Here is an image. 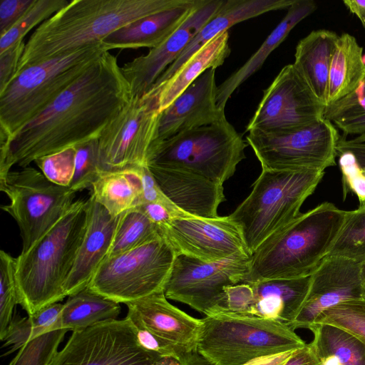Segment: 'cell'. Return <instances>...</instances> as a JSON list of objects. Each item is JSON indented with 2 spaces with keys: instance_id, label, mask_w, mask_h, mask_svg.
<instances>
[{
  "instance_id": "1",
  "label": "cell",
  "mask_w": 365,
  "mask_h": 365,
  "mask_svg": "<svg viewBox=\"0 0 365 365\" xmlns=\"http://www.w3.org/2000/svg\"><path fill=\"white\" fill-rule=\"evenodd\" d=\"M133 93L115 56L104 52L7 143H0V178L11 168L97 140Z\"/></svg>"
},
{
  "instance_id": "2",
  "label": "cell",
  "mask_w": 365,
  "mask_h": 365,
  "mask_svg": "<svg viewBox=\"0 0 365 365\" xmlns=\"http://www.w3.org/2000/svg\"><path fill=\"white\" fill-rule=\"evenodd\" d=\"M186 1H70L32 33L26 43L16 75L29 66L100 43L128 24Z\"/></svg>"
},
{
  "instance_id": "3",
  "label": "cell",
  "mask_w": 365,
  "mask_h": 365,
  "mask_svg": "<svg viewBox=\"0 0 365 365\" xmlns=\"http://www.w3.org/2000/svg\"><path fill=\"white\" fill-rule=\"evenodd\" d=\"M345 215L346 211L327 202L301 213L252 253L242 283L312 275L333 245Z\"/></svg>"
},
{
  "instance_id": "4",
  "label": "cell",
  "mask_w": 365,
  "mask_h": 365,
  "mask_svg": "<svg viewBox=\"0 0 365 365\" xmlns=\"http://www.w3.org/2000/svg\"><path fill=\"white\" fill-rule=\"evenodd\" d=\"M88 216V199L75 201L54 227L16 258L19 304L28 316L66 297L64 284L83 240Z\"/></svg>"
},
{
  "instance_id": "5",
  "label": "cell",
  "mask_w": 365,
  "mask_h": 365,
  "mask_svg": "<svg viewBox=\"0 0 365 365\" xmlns=\"http://www.w3.org/2000/svg\"><path fill=\"white\" fill-rule=\"evenodd\" d=\"M101 42L29 66L0 93V143H7L25 125L72 86L104 52Z\"/></svg>"
},
{
  "instance_id": "6",
  "label": "cell",
  "mask_w": 365,
  "mask_h": 365,
  "mask_svg": "<svg viewBox=\"0 0 365 365\" xmlns=\"http://www.w3.org/2000/svg\"><path fill=\"white\" fill-rule=\"evenodd\" d=\"M306 344L284 322L219 309L202 319L196 352L210 365H243Z\"/></svg>"
},
{
  "instance_id": "7",
  "label": "cell",
  "mask_w": 365,
  "mask_h": 365,
  "mask_svg": "<svg viewBox=\"0 0 365 365\" xmlns=\"http://www.w3.org/2000/svg\"><path fill=\"white\" fill-rule=\"evenodd\" d=\"M324 170H264L250 195L229 215L241 229L251 255L270 235L298 217Z\"/></svg>"
},
{
  "instance_id": "8",
  "label": "cell",
  "mask_w": 365,
  "mask_h": 365,
  "mask_svg": "<svg viewBox=\"0 0 365 365\" xmlns=\"http://www.w3.org/2000/svg\"><path fill=\"white\" fill-rule=\"evenodd\" d=\"M247 145L225 118L154 143L147 165L190 172L223 185L245 158Z\"/></svg>"
},
{
  "instance_id": "9",
  "label": "cell",
  "mask_w": 365,
  "mask_h": 365,
  "mask_svg": "<svg viewBox=\"0 0 365 365\" xmlns=\"http://www.w3.org/2000/svg\"><path fill=\"white\" fill-rule=\"evenodd\" d=\"M177 255L161 234L135 248L106 258L88 287L107 299L125 304L164 292Z\"/></svg>"
},
{
  "instance_id": "10",
  "label": "cell",
  "mask_w": 365,
  "mask_h": 365,
  "mask_svg": "<svg viewBox=\"0 0 365 365\" xmlns=\"http://www.w3.org/2000/svg\"><path fill=\"white\" fill-rule=\"evenodd\" d=\"M0 190L9 199L1 208L16 222L27 252L66 215L76 192L56 185L33 167L11 170L0 178Z\"/></svg>"
},
{
  "instance_id": "11",
  "label": "cell",
  "mask_w": 365,
  "mask_h": 365,
  "mask_svg": "<svg viewBox=\"0 0 365 365\" xmlns=\"http://www.w3.org/2000/svg\"><path fill=\"white\" fill-rule=\"evenodd\" d=\"M160 113L150 91L133 96L97 139L101 170L115 171L147 165L158 137Z\"/></svg>"
},
{
  "instance_id": "12",
  "label": "cell",
  "mask_w": 365,
  "mask_h": 365,
  "mask_svg": "<svg viewBox=\"0 0 365 365\" xmlns=\"http://www.w3.org/2000/svg\"><path fill=\"white\" fill-rule=\"evenodd\" d=\"M340 139L332 122L322 118L289 132H250L246 142L264 170L319 169L336 165Z\"/></svg>"
},
{
  "instance_id": "13",
  "label": "cell",
  "mask_w": 365,
  "mask_h": 365,
  "mask_svg": "<svg viewBox=\"0 0 365 365\" xmlns=\"http://www.w3.org/2000/svg\"><path fill=\"white\" fill-rule=\"evenodd\" d=\"M251 256L234 255L207 262L178 255L164 288L167 299L185 304L205 315L227 309L225 287L245 281Z\"/></svg>"
},
{
  "instance_id": "14",
  "label": "cell",
  "mask_w": 365,
  "mask_h": 365,
  "mask_svg": "<svg viewBox=\"0 0 365 365\" xmlns=\"http://www.w3.org/2000/svg\"><path fill=\"white\" fill-rule=\"evenodd\" d=\"M162 359L140 345L126 317L73 331L51 365H157Z\"/></svg>"
},
{
  "instance_id": "15",
  "label": "cell",
  "mask_w": 365,
  "mask_h": 365,
  "mask_svg": "<svg viewBox=\"0 0 365 365\" xmlns=\"http://www.w3.org/2000/svg\"><path fill=\"white\" fill-rule=\"evenodd\" d=\"M325 108L294 65L288 64L264 91L246 131L276 134L294 130L324 118Z\"/></svg>"
},
{
  "instance_id": "16",
  "label": "cell",
  "mask_w": 365,
  "mask_h": 365,
  "mask_svg": "<svg viewBox=\"0 0 365 365\" xmlns=\"http://www.w3.org/2000/svg\"><path fill=\"white\" fill-rule=\"evenodd\" d=\"M177 255L203 262H218L234 255L252 256L239 225L230 217L173 218L159 229Z\"/></svg>"
},
{
  "instance_id": "17",
  "label": "cell",
  "mask_w": 365,
  "mask_h": 365,
  "mask_svg": "<svg viewBox=\"0 0 365 365\" xmlns=\"http://www.w3.org/2000/svg\"><path fill=\"white\" fill-rule=\"evenodd\" d=\"M360 264L343 257H326L311 275L306 301L289 327L309 330L324 311L344 302L364 299Z\"/></svg>"
},
{
  "instance_id": "18",
  "label": "cell",
  "mask_w": 365,
  "mask_h": 365,
  "mask_svg": "<svg viewBox=\"0 0 365 365\" xmlns=\"http://www.w3.org/2000/svg\"><path fill=\"white\" fill-rule=\"evenodd\" d=\"M224 0H201L184 24L165 42L121 66L133 96L146 93L217 12Z\"/></svg>"
},
{
  "instance_id": "19",
  "label": "cell",
  "mask_w": 365,
  "mask_h": 365,
  "mask_svg": "<svg viewBox=\"0 0 365 365\" xmlns=\"http://www.w3.org/2000/svg\"><path fill=\"white\" fill-rule=\"evenodd\" d=\"M125 304L126 317L135 327L145 329L185 355L196 352L202 319L195 318L170 304L164 292Z\"/></svg>"
},
{
  "instance_id": "20",
  "label": "cell",
  "mask_w": 365,
  "mask_h": 365,
  "mask_svg": "<svg viewBox=\"0 0 365 365\" xmlns=\"http://www.w3.org/2000/svg\"><path fill=\"white\" fill-rule=\"evenodd\" d=\"M215 70L210 68L205 71L160 112L158 137L154 143L226 118L225 110L217 103Z\"/></svg>"
},
{
  "instance_id": "21",
  "label": "cell",
  "mask_w": 365,
  "mask_h": 365,
  "mask_svg": "<svg viewBox=\"0 0 365 365\" xmlns=\"http://www.w3.org/2000/svg\"><path fill=\"white\" fill-rule=\"evenodd\" d=\"M88 200L87 228L73 269L64 284L66 297L74 295L88 286L108 255L120 218V216L112 217L92 193Z\"/></svg>"
},
{
  "instance_id": "22",
  "label": "cell",
  "mask_w": 365,
  "mask_h": 365,
  "mask_svg": "<svg viewBox=\"0 0 365 365\" xmlns=\"http://www.w3.org/2000/svg\"><path fill=\"white\" fill-rule=\"evenodd\" d=\"M148 168L161 190L180 210L197 217L218 216L217 208L226 200L223 185L187 171Z\"/></svg>"
},
{
  "instance_id": "23",
  "label": "cell",
  "mask_w": 365,
  "mask_h": 365,
  "mask_svg": "<svg viewBox=\"0 0 365 365\" xmlns=\"http://www.w3.org/2000/svg\"><path fill=\"white\" fill-rule=\"evenodd\" d=\"M295 0H224L217 12L200 29L178 58L152 86L170 78L198 50L236 24L264 13L289 9Z\"/></svg>"
},
{
  "instance_id": "24",
  "label": "cell",
  "mask_w": 365,
  "mask_h": 365,
  "mask_svg": "<svg viewBox=\"0 0 365 365\" xmlns=\"http://www.w3.org/2000/svg\"><path fill=\"white\" fill-rule=\"evenodd\" d=\"M200 1L187 0L180 6L138 19L113 32L101 43L109 51L156 48L184 24Z\"/></svg>"
},
{
  "instance_id": "25",
  "label": "cell",
  "mask_w": 365,
  "mask_h": 365,
  "mask_svg": "<svg viewBox=\"0 0 365 365\" xmlns=\"http://www.w3.org/2000/svg\"><path fill=\"white\" fill-rule=\"evenodd\" d=\"M249 284L254 292V304L250 314L282 322L289 326L306 301L311 275Z\"/></svg>"
},
{
  "instance_id": "26",
  "label": "cell",
  "mask_w": 365,
  "mask_h": 365,
  "mask_svg": "<svg viewBox=\"0 0 365 365\" xmlns=\"http://www.w3.org/2000/svg\"><path fill=\"white\" fill-rule=\"evenodd\" d=\"M317 8V4L313 0L294 1L285 16L260 47L240 68L217 86V103L221 110H225L226 103L235 91L262 67L269 55L284 41L292 29Z\"/></svg>"
},
{
  "instance_id": "27",
  "label": "cell",
  "mask_w": 365,
  "mask_h": 365,
  "mask_svg": "<svg viewBox=\"0 0 365 365\" xmlns=\"http://www.w3.org/2000/svg\"><path fill=\"white\" fill-rule=\"evenodd\" d=\"M230 52L229 34L225 31L198 50L170 78L152 87L148 91L157 96L159 112L168 107L205 71L222 66Z\"/></svg>"
},
{
  "instance_id": "28",
  "label": "cell",
  "mask_w": 365,
  "mask_h": 365,
  "mask_svg": "<svg viewBox=\"0 0 365 365\" xmlns=\"http://www.w3.org/2000/svg\"><path fill=\"white\" fill-rule=\"evenodd\" d=\"M338 38L330 30L312 31L298 42L295 49L293 64L325 106L329 68Z\"/></svg>"
},
{
  "instance_id": "29",
  "label": "cell",
  "mask_w": 365,
  "mask_h": 365,
  "mask_svg": "<svg viewBox=\"0 0 365 365\" xmlns=\"http://www.w3.org/2000/svg\"><path fill=\"white\" fill-rule=\"evenodd\" d=\"M363 48L349 34L339 36L333 53L326 107L354 93L365 77Z\"/></svg>"
},
{
  "instance_id": "30",
  "label": "cell",
  "mask_w": 365,
  "mask_h": 365,
  "mask_svg": "<svg viewBox=\"0 0 365 365\" xmlns=\"http://www.w3.org/2000/svg\"><path fill=\"white\" fill-rule=\"evenodd\" d=\"M140 168L115 171L101 170L93 183L96 200L113 217L143 204Z\"/></svg>"
},
{
  "instance_id": "31",
  "label": "cell",
  "mask_w": 365,
  "mask_h": 365,
  "mask_svg": "<svg viewBox=\"0 0 365 365\" xmlns=\"http://www.w3.org/2000/svg\"><path fill=\"white\" fill-rule=\"evenodd\" d=\"M120 311L119 303L87 287L63 304V328L72 331L84 329L102 321L117 319Z\"/></svg>"
},
{
  "instance_id": "32",
  "label": "cell",
  "mask_w": 365,
  "mask_h": 365,
  "mask_svg": "<svg viewBox=\"0 0 365 365\" xmlns=\"http://www.w3.org/2000/svg\"><path fill=\"white\" fill-rule=\"evenodd\" d=\"M310 331L319 359L334 355L343 365H365V346L351 334L329 324H314Z\"/></svg>"
},
{
  "instance_id": "33",
  "label": "cell",
  "mask_w": 365,
  "mask_h": 365,
  "mask_svg": "<svg viewBox=\"0 0 365 365\" xmlns=\"http://www.w3.org/2000/svg\"><path fill=\"white\" fill-rule=\"evenodd\" d=\"M161 235L158 227L138 207L120 215L107 257L135 248Z\"/></svg>"
},
{
  "instance_id": "34",
  "label": "cell",
  "mask_w": 365,
  "mask_h": 365,
  "mask_svg": "<svg viewBox=\"0 0 365 365\" xmlns=\"http://www.w3.org/2000/svg\"><path fill=\"white\" fill-rule=\"evenodd\" d=\"M326 257H339L359 264L365 262V204L346 211L340 231Z\"/></svg>"
},
{
  "instance_id": "35",
  "label": "cell",
  "mask_w": 365,
  "mask_h": 365,
  "mask_svg": "<svg viewBox=\"0 0 365 365\" xmlns=\"http://www.w3.org/2000/svg\"><path fill=\"white\" fill-rule=\"evenodd\" d=\"M68 0H35L23 16L0 38V53L12 45L24 40L25 36L36 26H40L66 6Z\"/></svg>"
},
{
  "instance_id": "36",
  "label": "cell",
  "mask_w": 365,
  "mask_h": 365,
  "mask_svg": "<svg viewBox=\"0 0 365 365\" xmlns=\"http://www.w3.org/2000/svg\"><path fill=\"white\" fill-rule=\"evenodd\" d=\"M314 324H329L340 328L365 346V299L347 301L330 308L320 314Z\"/></svg>"
},
{
  "instance_id": "37",
  "label": "cell",
  "mask_w": 365,
  "mask_h": 365,
  "mask_svg": "<svg viewBox=\"0 0 365 365\" xmlns=\"http://www.w3.org/2000/svg\"><path fill=\"white\" fill-rule=\"evenodd\" d=\"M68 329L40 335L20 348L8 365H51Z\"/></svg>"
},
{
  "instance_id": "38",
  "label": "cell",
  "mask_w": 365,
  "mask_h": 365,
  "mask_svg": "<svg viewBox=\"0 0 365 365\" xmlns=\"http://www.w3.org/2000/svg\"><path fill=\"white\" fill-rule=\"evenodd\" d=\"M16 259L1 250L0 252V339L14 317V309L19 304L16 280Z\"/></svg>"
},
{
  "instance_id": "39",
  "label": "cell",
  "mask_w": 365,
  "mask_h": 365,
  "mask_svg": "<svg viewBox=\"0 0 365 365\" xmlns=\"http://www.w3.org/2000/svg\"><path fill=\"white\" fill-rule=\"evenodd\" d=\"M96 140L75 147V168L69 187L76 192L92 187L101 171Z\"/></svg>"
},
{
  "instance_id": "40",
  "label": "cell",
  "mask_w": 365,
  "mask_h": 365,
  "mask_svg": "<svg viewBox=\"0 0 365 365\" xmlns=\"http://www.w3.org/2000/svg\"><path fill=\"white\" fill-rule=\"evenodd\" d=\"M76 153V148H70L40 158L34 163L50 181L69 187L74 173Z\"/></svg>"
},
{
  "instance_id": "41",
  "label": "cell",
  "mask_w": 365,
  "mask_h": 365,
  "mask_svg": "<svg viewBox=\"0 0 365 365\" xmlns=\"http://www.w3.org/2000/svg\"><path fill=\"white\" fill-rule=\"evenodd\" d=\"M339 165L342 173L344 198L352 192L358 197L359 205L365 204V171L356 163L349 153L339 155Z\"/></svg>"
},
{
  "instance_id": "42",
  "label": "cell",
  "mask_w": 365,
  "mask_h": 365,
  "mask_svg": "<svg viewBox=\"0 0 365 365\" xmlns=\"http://www.w3.org/2000/svg\"><path fill=\"white\" fill-rule=\"evenodd\" d=\"M34 330L29 317H21L14 314L3 338L2 347H9V350L2 356L9 355L21 348L28 341L36 338Z\"/></svg>"
},
{
  "instance_id": "43",
  "label": "cell",
  "mask_w": 365,
  "mask_h": 365,
  "mask_svg": "<svg viewBox=\"0 0 365 365\" xmlns=\"http://www.w3.org/2000/svg\"><path fill=\"white\" fill-rule=\"evenodd\" d=\"M140 176L143 185V204L153 202L163 205L177 217L190 215L180 210L166 197L158 185L148 165L140 168Z\"/></svg>"
},
{
  "instance_id": "44",
  "label": "cell",
  "mask_w": 365,
  "mask_h": 365,
  "mask_svg": "<svg viewBox=\"0 0 365 365\" xmlns=\"http://www.w3.org/2000/svg\"><path fill=\"white\" fill-rule=\"evenodd\" d=\"M63 304L54 303L28 316L31 322L36 336L63 329L62 324Z\"/></svg>"
},
{
  "instance_id": "45",
  "label": "cell",
  "mask_w": 365,
  "mask_h": 365,
  "mask_svg": "<svg viewBox=\"0 0 365 365\" xmlns=\"http://www.w3.org/2000/svg\"><path fill=\"white\" fill-rule=\"evenodd\" d=\"M227 309L250 314L254 304V292L249 283H239L225 287Z\"/></svg>"
},
{
  "instance_id": "46",
  "label": "cell",
  "mask_w": 365,
  "mask_h": 365,
  "mask_svg": "<svg viewBox=\"0 0 365 365\" xmlns=\"http://www.w3.org/2000/svg\"><path fill=\"white\" fill-rule=\"evenodd\" d=\"M25 46V41L21 40L0 53V93L6 88L15 76Z\"/></svg>"
},
{
  "instance_id": "47",
  "label": "cell",
  "mask_w": 365,
  "mask_h": 365,
  "mask_svg": "<svg viewBox=\"0 0 365 365\" xmlns=\"http://www.w3.org/2000/svg\"><path fill=\"white\" fill-rule=\"evenodd\" d=\"M35 0H1L0 35L9 31L26 13Z\"/></svg>"
},
{
  "instance_id": "48",
  "label": "cell",
  "mask_w": 365,
  "mask_h": 365,
  "mask_svg": "<svg viewBox=\"0 0 365 365\" xmlns=\"http://www.w3.org/2000/svg\"><path fill=\"white\" fill-rule=\"evenodd\" d=\"M365 101V77L359 87L351 95L325 108L324 118L333 122L348 110L362 106Z\"/></svg>"
},
{
  "instance_id": "49",
  "label": "cell",
  "mask_w": 365,
  "mask_h": 365,
  "mask_svg": "<svg viewBox=\"0 0 365 365\" xmlns=\"http://www.w3.org/2000/svg\"><path fill=\"white\" fill-rule=\"evenodd\" d=\"M332 123L344 135L365 134V105L348 110Z\"/></svg>"
},
{
  "instance_id": "50",
  "label": "cell",
  "mask_w": 365,
  "mask_h": 365,
  "mask_svg": "<svg viewBox=\"0 0 365 365\" xmlns=\"http://www.w3.org/2000/svg\"><path fill=\"white\" fill-rule=\"evenodd\" d=\"M158 229L169 223L173 218L178 217L165 205L159 203L148 202L137 207Z\"/></svg>"
},
{
  "instance_id": "51",
  "label": "cell",
  "mask_w": 365,
  "mask_h": 365,
  "mask_svg": "<svg viewBox=\"0 0 365 365\" xmlns=\"http://www.w3.org/2000/svg\"><path fill=\"white\" fill-rule=\"evenodd\" d=\"M336 150L337 155L343 153H351L359 166L365 170V143H359L352 139L340 137Z\"/></svg>"
},
{
  "instance_id": "52",
  "label": "cell",
  "mask_w": 365,
  "mask_h": 365,
  "mask_svg": "<svg viewBox=\"0 0 365 365\" xmlns=\"http://www.w3.org/2000/svg\"><path fill=\"white\" fill-rule=\"evenodd\" d=\"M284 365H320V360L309 343L295 350Z\"/></svg>"
},
{
  "instance_id": "53",
  "label": "cell",
  "mask_w": 365,
  "mask_h": 365,
  "mask_svg": "<svg viewBox=\"0 0 365 365\" xmlns=\"http://www.w3.org/2000/svg\"><path fill=\"white\" fill-rule=\"evenodd\" d=\"M297 350V349H296ZM295 350L255 359L243 365H284Z\"/></svg>"
},
{
  "instance_id": "54",
  "label": "cell",
  "mask_w": 365,
  "mask_h": 365,
  "mask_svg": "<svg viewBox=\"0 0 365 365\" xmlns=\"http://www.w3.org/2000/svg\"><path fill=\"white\" fill-rule=\"evenodd\" d=\"M344 4L360 20L365 30V0H345Z\"/></svg>"
},
{
  "instance_id": "55",
  "label": "cell",
  "mask_w": 365,
  "mask_h": 365,
  "mask_svg": "<svg viewBox=\"0 0 365 365\" xmlns=\"http://www.w3.org/2000/svg\"><path fill=\"white\" fill-rule=\"evenodd\" d=\"M183 365H210L197 352L192 353L187 356Z\"/></svg>"
},
{
  "instance_id": "56",
  "label": "cell",
  "mask_w": 365,
  "mask_h": 365,
  "mask_svg": "<svg viewBox=\"0 0 365 365\" xmlns=\"http://www.w3.org/2000/svg\"><path fill=\"white\" fill-rule=\"evenodd\" d=\"M320 365H343L341 361L335 356L329 355L319 359Z\"/></svg>"
},
{
  "instance_id": "57",
  "label": "cell",
  "mask_w": 365,
  "mask_h": 365,
  "mask_svg": "<svg viewBox=\"0 0 365 365\" xmlns=\"http://www.w3.org/2000/svg\"><path fill=\"white\" fill-rule=\"evenodd\" d=\"M361 267V279L364 299H365V262L360 264Z\"/></svg>"
},
{
  "instance_id": "58",
  "label": "cell",
  "mask_w": 365,
  "mask_h": 365,
  "mask_svg": "<svg viewBox=\"0 0 365 365\" xmlns=\"http://www.w3.org/2000/svg\"><path fill=\"white\" fill-rule=\"evenodd\" d=\"M363 61H364V63L365 64V56L363 57Z\"/></svg>"
},
{
  "instance_id": "59",
  "label": "cell",
  "mask_w": 365,
  "mask_h": 365,
  "mask_svg": "<svg viewBox=\"0 0 365 365\" xmlns=\"http://www.w3.org/2000/svg\"><path fill=\"white\" fill-rule=\"evenodd\" d=\"M182 365H183V363H182Z\"/></svg>"
}]
</instances>
